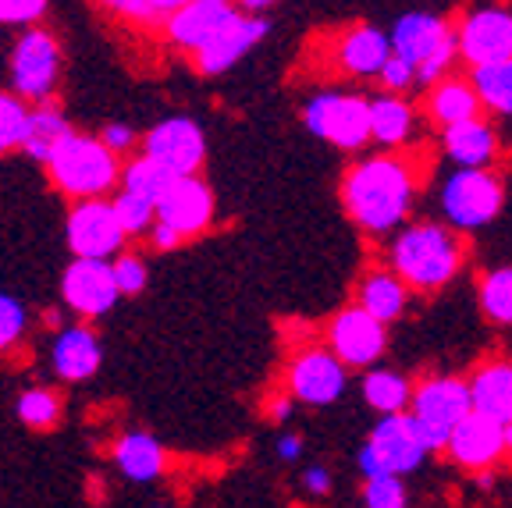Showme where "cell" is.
<instances>
[{
	"label": "cell",
	"mask_w": 512,
	"mask_h": 508,
	"mask_svg": "<svg viewBox=\"0 0 512 508\" xmlns=\"http://www.w3.org/2000/svg\"><path fill=\"white\" fill-rule=\"evenodd\" d=\"M96 8H104L107 15L121 18L128 25H139V29H150V25H160V15L146 4V0H93Z\"/></svg>",
	"instance_id": "cell-38"
},
{
	"label": "cell",
	"mask_w": 512,
	"mask_h": 508,
	"mask_svg": "<svg viewBox=\"0 0 512 508\" xmlns=\"http://www.w3.org/2000/svg\"><path fill=\"white\" fill-rule=\"evenodd\" d=\"M68 132H72V125H68V118H64L61 104H57L54 96H50V100L32 104L29 132H25V146H22V150L29 153L32 160L47 164L50 153H54L57 146L64 143V135H68Z\"/></svg>",
	"instance_id": "cell-28"
},
{
	"label": "cell",
	"mask_w": 512,
	"mask_h": 508,
	"mask_svg": "<svg viewBox=\"0 0 512 508\" xmlns=\"http://www.w3.org/2000/svg\"><path fill=\"white\" fill-rule=\"evenodd\" d=\"M164 448L153 434L146 430H132V434H121L118 445H114V466L125 473L128 480L136 484H150L164 473Z\"/></svg>",
	"instance_id": "cell-27"
},
{
	"label": "cell",
	"mask_w": 512,
	"mask_h": 508,
	"mask_svg": "<svg viewBox=\"0 0 512 508\" xmlns=\"http://www.w3.org/2000/svg\"><path fill=\"white\" fill-rule=\"evenodd\" d=\"M100 139H104V143L111 146L114 153H128L132 146H136V128L121 125V121H111V125L100 132Z\"/></svg>",
	"instance_id": "cell-43"
},
{
	"label": "cell",
	"mask_w": 512,
	"mask_h": 508,
	"mask_svg": "<svg viewBox=\"0 0 512 508\" xmlns=\"http://www.w3.org/2000/svg\"><path fill=\"white\" fill-rule=\"evenodd\" d=\"M157 217L175 224L185 239H196L214 221V192L200 175H178L168 196L157 203Z\"/></svg>",
	"instance_id": "cell-20"
},
{
	"label": "cell",
	"mask_w": 512,
	"mask_h": 508,
	"mask_svg": "<svg viewBox=\"0 0 512 508\" xmlns=\"http://www.w3.org/2000/svg\"><path fill=\"white\" fill-rule=\"evenodd\" d=\"M146 4H150V8L160 15V22H164V15H168V11L182 8V4H189V0H146Z\"/></svg>",
	"instance_id": "cell-47"
},
{
	"label": "cell",
	"mask_w": 512,
	"mask_h": 508,
	"mask_svg": "<svg viewBox=\"0 0 512 508\" xmlns=\"http://www.w3.org/2000/svg\"><path fill=\"white\" fill-rule=\"evenodd\" d=\"M18 420L32 430H50L61 420V395L54 388H29L18 395Z\"/></svg>",
	"instance_id": "cell-34"
},
{
	"label": "cell",
	"mask_w": 512,
	"mask_h": 508,
	"mask_svg": "<svg viewBox=\"0 0 512 508\" xmlns=\"http://www.w3.org/2000/svg\"><path fill=\"white\" fill-rule=\"evenodd\" d=\"M374 82L384 89V93H409V89L416 86V68H413V61H406V57L395 54V50H392V57L384 61L381 75H377Z\"/></svg>",
	"instance_id": "cell-39"
},
{
	"label": "cell",
	"mask_w": 512,
	"mask_h": 508,
	"mask_svg": "<svg viewBox=\"0 0 512 508\" xmlns=\"http://www.w3.org/2000/svg\"><path fill=\"white\" fill-rule=\"evenodd\" d=\"M409 295H413V288L402 281V274L392 263L388 267H367L356 281V302L384 324H395L406 313Z\"/></svg>",
	"instance_id": "cell-24"
},
{
	"label": "cell",
	"mask_w": 512,
	"mask_h": 508,
	"mask_svg": "<svg viewBox=\"0 0 512 508\" xmlns=\"http://www.w3.org/2000/svg\"><path fill=\"white\" fill-rule=\"evenodd\" d=\"M363 402L374 409V413H406L409 402H413V384L406 381L395 370H384V366H370L363 374Z\"/></svg>",
	"instance_id": "cell-29"
},
{
	"label": "cell",
	"mask_w": 512,
	"mask_h": 508,
	"mask_svg": "<svg viewBox=\"0 0 512 508\" xmlns=\"http://www.w3.org/2000/svg\"><path fill=\"white\" fill-rule=\"evenodd\" d=\"M47 4L50 0H0V25H15V29L40 25L47 15Z\"/></svg>",
	"instance_id": "cell-41"
},
{
	"label": "cell",
	"mask_w": 512,
	"mask_h": 508,
	"mask_svg": "<svg viewBox=\"0 0 512 508\" xmlns=\"http://www.w3.org/2000/svg\"><path fill=\"white\" fill-rule=\"evenodd\" d=\"M175 171L171 167H164L160 160L146 157V153H139V157H132L125 164V171H121V189L128 192H139V196L153 199V203H160V199L168 196V189L175 185Z\"/></svg>",
	"instance_id": "cell-31"
},
{
	"label": "cell",
	"mask_w": 512,
	"mask_h": 508,
	"mask_svg": "<svg viewBox=\"0 0 512 508\" xmlns=\"http://www.w3.org/2000/svg\"><path fill=\"white\" fill-rule=\"evenodd\" d=\"M50 366H54V374L61 381H89L100 370V338L93 334V327H57L54 349H50Z\"/></svg>",
	"instance_id": "cell-22"
},
{
	"label": "cell",
	"mask_w": 512,
	"mask_h": 508,
	"mask_svg": "<svg viewBox=\"0 0 512 508\" xmlns=\"http://www.w3.org/2000/svg\"><path fill=\"white\" fill-rule=\"evenodd\" d=\"M278 455L285 462H296L299 455H303V437H296V434H285L278 441Z\"/></svg>",
	"instance_id": "cell-46"
},
{
	"label": "cell",
	"mask_w": 512,
	"mask_h": 508,
	"mask_svg": "<svg viewBox=\"0 0 512 508\" xmlns=\"http://www.w3.org/2000/svg\"><path fill=\"white\" fill-rule=\"evenodd\" d=\"M267 32H271V22H267L260 11H239L232 22L224 25V29H217L214 36L192 54V68L200 75H207V79L224 75L228 68H235L256 43L264 40Z\"/></svg>",
	"instance_id": "cell-15"
},
{
	"label": "cell",
	"mask_w": 512,
	"mask_h": 508,
	"mask_svg": "<svg viewBox=\"0 0 512 508\" xmlns=\"http://www.w3.org/2000/svg\"><path fill=\"white\" fill-rule=\"evenodd\" d=\"M388 263L402 274L413 295H438L466 263V242L456 224L413 221L388 246Z\"/></svg>",
	"instance_id": "cell-2"
},
{
	"label": "cell",
	"mask_w": 512,
	"mask_h": 508,
	"mask_svg": "<svg viewBox=\"0 0 512 508\" xmlns=\"http://www.w3.org/2000/svg\"><path fill=\"white\" fill-rule=\"evenodd\" d=\"M303 125L338 150H363L370 143V100L356 93H317L306 100Z\"/></svg>",
	"instance_id": "cell-9"
},
{
	"label": "cell",
	"mask_w": 512,
	"mask_h": 508,
	"mask_svg": "<svg viewBox=\"0 0 512 508\" xmlns=\"http://www.w3.org/2000/svg\"><path fill=\"white\" fill-rule=\"evenodd\" d=\"M441 150L452 157L456 167H495V160L502 157L495 125L480 114L441 128Z\"/></svg>",
	"instance_id": "cell-21"
},
{
	"label": "cell",
	"mask_w": 512,
	"mask_h": 508,
	"mask_svg": "<svg viewBox=\"0 0 512 508\" xmlns=\"http://www.w3.org/2000/svg\"><path fill=\"white\" fill-rule=\"evenodd\" d=\"M267 420H274V423H285L288 416H292V409H296V395L292 391H281V395H271L267 398Z\"/></svg>",
	"instance_id": "cell-44"
},
{
	"label": "cell",
	"mask_w": 512,
	"mask_h": 508,
	"mask_svg": "<svg viewBox=\"0 0 512 508\" xmlns=\"http://www.w3.org/2000/svg\"><path fill=\"white\" fill-rule=\"evenodd\" d=\"M239 4H242V11H260V15H264V11L274 8L278 0H239Z\"/></svg>",
	"instance_id": "cell-48"
},
{
	"label": "cell",
	"mask_w": 512,
	"mask_h": 508,
	"mask_svg": "<svg viewBox=\"0 0 512 508\" xmlns=\"http://www.w3.org/2000/svg\"><path fill=\"white\" fill-rule=\"evenodd\" d=\"M61 299L68 310L86 320L111 313L121 299L118 278H114V263L93 260V256H75L61 278Z\"/></svg>",
	"instance_id": "cell-12"
},
{
	"label": "cell",
	"mask_w": 512,
	"mask_h": 508,
	"mask_svg": "<svg viewBox=\"0 0 512 508\" xmlns=\"http://www.w3.org/2000/svg\"><path fill=\"white\" fill-rule=\"evenodd\" d=\"M114 278H118L121 295H139L146 288V260L139 253H125L121 249L114 256Z\"/></svg>",
	"instance_id": "cell-40"
},
{
	"label": "cell",
	"mask_w": 512,
	"mask_h": 508,
	"mask_svg": "<svg viewBox=\"0 0 512 508\" xmlns=\"http://www.w3.org/2000/svg\"><path fill=\"white\" fill-rule=\"evenodd\" d=\"M424 157L413 146L363 157L342 178V207L363 235H388L409 221L416 196L424 189Z\"/></svg>",
	"instance_id": "cell-1"
},
{
	"label": "cell",
	"mask_w": 512,
	"mask_h": 508,
	"mask_svg": "<svg viewBox=\"0 0 512 508\" xmlns=\"http://www.w3.org/2000/svg\"><path fill=\"white\" fill-rule=\"evenodd\" d=\"M470 79L477 86V96L484 111L512 118V57L509 61H491L470 68Z\"/></svg>",
	"instance_id": "cell-30"
},
{
	"label": "cell",
	"mask_w": 512,
	"mask_h": 508,
	"mask_svg": "<svg viewBox=\"0 0 512 508\" xmlns=\"http://www.w3.org/2000/svg\"><path fill=\"white\" fill-rule=\"evenodd\" d=\"M64 235H68L72 256H93V260H114L128 242V231L121 228L118 210L107 196L75 199Z\"/></svg>",
	"instance_id": "cell-11"
},
{
	"label": "cell",
	"mask_w": 512,
	"mask_h": 508,
	"mask_svg": "<svg viewBox=\"0 0 512 508\" xmlns=\"http://www.w3.org/2000/svg\"><path fill=\"white\" fill-rule=\"evenodd\" d=\"M388 57H392V32L377 29L370 22L342 29L335 50H331V64L349 79H377Z\"/></svg>",
	"instance_id": "cell-19"
},
{
	"label": "cell",
	"mask_w": 512,
	"mask_h": 508,
	"mask_svg": "<svg viewBox=\"0 0 512 508\" xmlns=\"http://www.w3.org/2000/svg\"><path fill=\"white\" fill-rule=\"evenodd\" d=\"M285 381H288V391L296 395V402L331 405L349 388V366H345L328 345H317V349H303L288 363Z\"/></svg>",
	"instance_id": "cell-13"
},
{
	"label": "cell",
	"mask_w": 512,
	"mask_h": 508,
	"mask_svg": "<svg viewBox=\"0 0 512 508\" xmlns=\"http://www.w3.org/2000/svg\"><path fill=\"white\" fill-rule=\"evenodd\" d=\"M416 128V111L406 100V93H381L370 96V143L384 150L409 146Z\"/></svg>",
	"instance_id": "cell-26"
},
{
	"label": "cell",
	"mask_w": 512,
	"mask_h": 508,
	"mask_svg": "<svg viewBox=\"0 0 512 508\" xmlns=\"http://www.w3.org/2000/svg\"><path fill=\"white\" fill-rule=\"evenodd\" d=\"M43 324H47V327H61L64 324L61 310H43Z\"/></svg>",
	"instance_id": "cell-49"
},
{
	"label": "cell",
	"mask_w": 512,
	"mask_h": 508,
	"mask_svg": "<svg viewBox=\"0 0 512 508\" xmlns=\"http://www.w3.org/2000/svg\"><path fill=\"white\" fill-rule=\"evenodd\" d=\"M459 61L466 68L512 57V11L509 8H473L456 25Z\"/></svg>",
	"instance_id": "cell-18"
},
{
	"label": "cell",
	"mask_w": 512,
	"mask_h": 508,
	"mask_svg": "<svg viewBox=\"0 0 512 508\" xmlns=\"http://www.w3.org/2000/svg\"><path fill=\"white\" fill-rule=\"evenodd\" d=\"M445 455L452 462H456L459 469H466V473H484V469H495L498 462L509 455V445H505V423L491 420V416L484 413H466L463 420H459V427L452 430V437H448L445 445Z\"/></svg>",
	"instance_id": "cell-17"
},
{
	"label": "cell",
	"mask_w": 512,
	"mask_h": 508,
	"mask_svg": "<svg viewBox=\"0 0 512 508\" xmlns=\"http://www.w3.org/2000/svg\"><path fill=\"white\" fill-rule=\"evenodd\" d=\"M32 104L15 89H0V153L22 150L25 132H29Z\"/></svg>",
	"instance_id": "cell-33"
},
{
	"label": "cell",
	"mask_w": 512,
	"mask_h": 508,
	"mask_svg": "<svg viewBox=\"0 0 512 508\" xmlns=\"http://www.w3.org/2000/svg\"><path fill=\"white\" fill-rule=\"evenodd\" d=\"M114 210H118V221L121 228L128 231V239H139V235H150V228L157 224V203L139 192H128L121 189L118 196H111Z\"/></svg>",
	"instance_id": "cell-35"
},
{
	"label": "cell",
	"mask_w": 512,
	"mask_h": 508,
	"mask_svg": "<svg viewBox=\"0 0 512 508\" xmlns=\"http://www.w3.org/2000/svg\"><path fill=\"white\" fill-rule=\"evenodd\" d=\"M505 185L495 167H459L441 185V214L459 231H477L502 214Z\"/></svg>",
	"instance_id": "cell-6"
},
{
	"label": "cell",
	"mask_w": 512,
	"mask_h": 508,
	"mask_svg": "<svg viewBox=\"0 0 512 508\" xmlns=\"http://www.w3.org/2000/svg\"><path fill=\"white\" fill-rule=\"evenodd\" d=\"M25 331H29V310L15 295L0 292V352L15 349L25 338Z\"/></svg>",
	"instance_id": "cell-37"
},
{
	"label": "cell",
	"mask_w": 512,
	"mask_h": 508,
	"mask_svg": "<svg viewBox=\"0 0 512 508\" xmlns=\"http://www.w3.org/2000/svg\"><path fill=\"white\" fill-rule=\"evenodd\" d=\"M61 61V43H57L54 32L43 29V25H25L22 36L11 47V89L25 96L29 104L50 100L57 93V82H61Z\"/></svg>",
	"instance_id": "cell-7"
},
{
	"label": "cell",
	"mask_w": 512,
	"mask_h": 508,
	"mask_svg": "<svg viewBox=\"0 0 512 508\" xmlns=\"http://www.w3.org/2000/svg\"><path fill=\"white\" fill-rule=\"evenodd\" d=\"M480 310L491 324L512 327V267L488 270L480 278Z\"/></svg>",
	"instance_id": "cell-32"
},
{
	"label": "cell",
	"mask_w": 512,
	"mask_h": 508,
	"mask_svg": "<svg viewBox=\"0 0 512 508\" xmlns=\"http://www.w3.org/2000/svg\"><path fill=\"white\" fill-rule=\"evenodd\" d=\"M363 505L406 508L409 491H406V484H402V473H374V477H363Z\"/></svg>",
	"instance_id": "cell-36"
},
{
	"label": "cell",
	"mask_w": 512,
	"mask_h": 508,
	"mask_svg": "<svg viewBox=\"0 0 512 508\" xmlns=\"http://www.w3.org/2000/svg\"><path fill=\"white\" fill-rule=\"evenodd\" d=\"M470 384L473 409L498 423H512V359L495 356L473 366V374L466 377Z\"/></svg>",
	"instance_id": "cell-23"
},
{
	"label": "cell",
	"mask_w": 512,
	"mask_h": 508,
	"mask_svg": "<svg viewBox=\"0 0 512 508\" xmlns=\"http://www.w3.org/2000/svg\"><path fill=\"white\" fill-rule=\"evenodd\" d=\"M239 11H242L239 0H189L182 8L168 11L157 29L168 47L192 57L217 29H224V25L232 22Z\"/></svg>",
	"instance_id": "cell-16"
},
{
	"label": "cell",
	"mask_w": 512,
	"mask_h": 508,
	"mask_svg": "<svg viewBox=\"0 0 512 508\" xmlns=\"http://www.w3.org/2000/svg\"><path fill=\"white\" fill-rule=\"evenodd\" d=\"M324 345L342 359L349 370H370L388 349V324L377 320L352 299L324 327Z\"/></svg>",
	"instance_id": "cell-10"
},
{
	"label": "cell",
	"mask_w": 512,
	"mask_h": 508,
	"mask_svg": "<svg viewBox=\"0 0 512 508\" xmlns=\"http://www.w3.org/2000/svg\"><path fill=\"white\" fill-rule=\"evenodd\" d=\"M143 153L171 167L175 175H200L203 160H207V135L185 114L164 118L143 135Z\"/></svg>",
	"instance_id": "cell-14"
},
{
	"label": "cell",
	"mask_w": 512,
	"mask_h": 508,
	"mask_svg": "<svg viewBox=\"0 0 512 508\" xmlns=\"http://www.w3.org/2000/svg\"><path fill=\"white\" fill-rule=\"evenodd\" d=\"M146 239H150V246L157 249V253H171V249H178V246H182V242H185V235L175 228V224L160 221V217H157V224H153V228H150V235H146Z\"/></svg>",
	"instance_id": "cell-42"
},
{
	"label": "cell",
	"mask_w": 512,
	"mask_h": 508,
	"mask_svg": "<svg viewBox=\"0 0 512 508\" xmlns=\"http://www.w3.org/2000/svg\"><path fill=\"white\" fill-rule=\"evenodd\" d=\"M409 413L424 430L431 452H445L448 437L459 427V420L473 413L470 384L463 377H424L420 384H413Z\"/></svg>",
	"instance_id": "cell-8"
},
{
	"label": "cell",
	"mask_w": 512,
	"mask_h": 508,
	"mask_svg": "<svg viewBox=\"0 0 512 508\" xmlns=\"http://www.w3.org/2000/svg\"><path fill=\"white\" fill-rule=\"evenodd\" d=\"M431 455L424 430L413 420V413H384L377 427L370 430L367 445L360 448V477L374 473H416Z\"/></svg>",
	"instance_id": "cell-5"
},
{
	"label": "cell",
	"mask_w": 512,
	"mask_h": 508,
	"mask_svg": "<svg viewBox=\"0 0 512 508\" xmlns=\"http://www.w3.org/2000/svg\"><path fill=\"white\" fill-rule=\"evenodd\" d=\"M392 50L413 61L416 68V86L427 89L438 79L452 72V64L459 61V32L452 22L427 11H409L395 22L392 29Z\"/></svg>",
	"instance_id": "cell-4"
},
{
	"label": "cell",
	"mask_w": 512,
	"mask_h": 508,
	"mask_svg": "<svg viewBox=\"0 0 512 508\" xmlns=\"http://www.w3.org/2000/svg\"><path fill=\"white\" fill-rule=\"evenodd\" d=\"M303 484H306V491H310L313 498H324V494L331 491V473L324 466H310L303 473Z\"/></svg>",
	"instance_id": "cell-45"
},
{
	"label": "cell",
	"mask_w": 512,
	"mask_h": 508,
	"mask_svg": "<svg viewBox=\"0 0 512 508\" xmlns=\"http://www.w3.org/2000/svg\"><path fill=\"white\" fill-rule=\"evenodd\" d=\"M480 111H484V104H480L473 79H463V75L448 72L445 79L427 86V118H431L438 128H448L466 118H477Z\"/></svg>",
	"instance_id": "cell-25"
},
{
	"label": "cell",
	"mask_w": 512,
	"mask_h": 508,
	"mask_svg": "<svg viewBox=\"0 0 512 508\" xmlns=\"http://www.w3.org/2000/svg\"><path fill=\"white\" fill-rule=\"evenodd\" d=\"M43 167H47L54 189L68 199L111 196L121 185V171H125L121 153H114L100 135H82L75 128L64 135V143L50 153Z\"/></svg>",
	"instance_id": "cell-3"
}]
</instances>
